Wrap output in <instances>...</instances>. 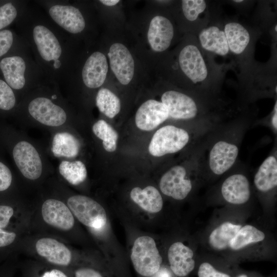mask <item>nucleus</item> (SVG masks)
<instances>
[{
	"label": "nucleus",
	"instance_id": "obj_1",
	"mask_svg": "<svg viewBox=\"0 0 277 277\" xmlns=\"http://www.w3.org/2000/svg\"><path fill=\"white\" fill-rule=\"evenodd\" d=\"M248 126L243 121L222 124L208 135L203 154V177L223 175L235 166Z\"/></svg>",
	"mask_w": 277,
	"mask_h": 277
},
{
	"label": "nucleus",
	"instance_id": "obj_2",
	"mask_svg": "<svg viewBox=\"0 0 277 277\" xmlns=\"http://www.w3.org/2000/svg\"><path fill=\"white\" fill-rule=\"evenodd\" d=\"M206 138L193 148L187 165H173L162 175L159 187L165 195L183 200L193 191L195 184L203 177V159Z\"/></svg>",
	"mask_w": 277,
	"mask_h": 277
},
{
	"label": "nucleus",
	"instance_id": "obj_3",
	"mask_svg": "<svg viewBox=\"0 0 277 277\" xmlns=\"http://www.w3.org/2000/svg\"><path fill=\"white\" fill-rule=\"evenodd\" d=\"M217 126H193L187 129L173 125L164 126L154 133L148 151L155 157L176 153L190 145H196Z\"/></svg>",
	"mask_w": 277,
	"mask_h": 277
},
{
	"label": "nucleus",
	"instance_id": "obj_4",
	"mask_svg": "<svg viewBox=\"0 0 277 277\" xmlns=\"http://www.w3.org/2000/svg\"><path fill=\"white\" fill-rule=\"evenodd\" d=\"M161 102L166 107L169 118L189 121L194 126L215 127L202 113L197 101L184 93L168 90L163 93Z\"/></svg>",
	"mask_w": 277,
	"mask_h": 277
},
{
	"label": "nucleus",
	"instance_id": "obj_5",
	"mask_svg": "<svg viewBox=\"0 0 277 277\" xmlns=\"http://www.w3.org/2000/svg\"><path fill=\"white\" fill-rule=\"evenodd\" d=\"M130 258L135 271L145 277L155 274L163 262L155 241L149 236H141L135 240Z\"/></svg>",
	"mask_w": 277,
	"mask_h": 277
},
{
	"label": "nucleus",
	"instance_id": "obj_6",
	"mask_svg": "<svg viewBox=\"0 0 277 277\" xmlns=\"http://www.w3.org/2000/svg\"><path fill=\"white\" fill-rule=\"evenodd\" d=\"M67 204L72 213L84 225L99 230L107 223L104 208L92 199L83 195L70 197Z\"/></svg>",
	"mask_w": 277,
	"mask_h": 277
},
{
	"label": "nucleus",
	"instance_id": "obj_7",
	"mask_svg": "<svg viewBox=\"0 0 277 277\" xmlns=\"http://www.w3.org/2000/svg\"><path fill=\"white\" fill-rule=\"evenodd\" d=\"M220 193L228 204L242 205L248 203L251 199L252 191L246 174L238 170L232 172L222 182Z\"/></svg>",
	"mask_w": 277,
	"mask_h": 277
},
{
	"label": "nucleus",
	"instance_id": "obj_8",
	"mask_svg": "<svg viewBox=\"0 0 277 277\" xmlns=\"http://www.w3.org/2000/svg\"><path fill=\"white\" fill-rule=\"evenodd\" d=\"M13 156L17 167L25 177L32 180L39 177L42 163L33 145L26 141L18 142L13 148Z\"/></svg>",
	"mask_w": 277,
	"mask_h": 277
},
{
	"label": "nucleus",
	"instance_id": "obj_9",
	"mask_svg": "<svg viewBox=\"0 0 277 277\" xmlns=\"http://www.w3.org/2000/svg\"><path fill=\"white\" fill-rule=\"evenodd\" d=\"M108 55L111 69L118 81L123 85L128 84L134 73V62L128 48L120 43L113 44Z\"/></svg>",
	"mask_w": 277,
	"mask_h": 277
},
{
	"label": "nucleus",
	"instance_id": "obj_10",
	"mask_svg": "<svg viewBox=\"0 0 277 277\" xmlns=\"http://www.w3.org/2000/svg\"><path fill=\"white\" fill-rule=\"evenodd\" d=\"M180 68L193 83L202 82L208 75L207 68L199 48L188 45L181 51L179 56Z\"/></svg>",
	"mask_w": 277,
	"mask_h": 277
},
{
	"label": "nucleus",
	"instance_id": "obj_11",
	"mask_svg": "<svg viewBox=\"0 0 277 277\" xmlns=\"http://www.w3.org/2000/svg\"><path fill=\"white\" fill-rule=\"evenodd\" d=\"M30 114L39 123L49 126H58L66 121L67 115L61 107L47 98L39 97L29 104Z\"/></svg>",
	"mask_w": 277,
	"mask_h": 277
},
{
	"label": "nucleus",
	"instance_id": "obj_12",
	"mask_svg": "<svg viewBox=\"0 0 277 277\" xmlns=\"http://www.w3.org/2000/svg\"><path fill=\"white\" fill-rule=\"evenodd\" d=\"M253 185L261 195L274 193L277 186V151L276 147L263 161L253 176Z\"/></svg>",
	"mask_w": 277,
	"mask_h": 277
},
{
	"label": "nucleus",
	"instance_id": "obj_13",
	"mask_svg": "<svg viewBox=\"0 0 277 277\" xmlns=\"http://www.w3.org/2000/svg\"><path fill=\"white\" fill-rule=\"evenodd\" d=\"M169 118L167 109L161 102L149 100L138 108L135 116L137 128L143 131H151Z\"/></svg>",
	"mask_w": 277,
	"mask_h": 277
},
{
	"label": "nucleus",
	"instance_id": "obj_14",
	"mask_svg": "<svg viewBox=\"0 0 277 277\" xmlns=\"http://www.w3.org/2000/svg\"><path fill=\"white\" fill-rule=\"evenodd\" d=\"M167 256L169 268L177 277H186L195 267L193 251L181 242L170 245Z\"/></svg>",
	"mask_w": 277,
	"mask_h": 277
},
{
	"label": "nucleus",
	"instance_id": "obj_15",
	"mask_svg": "<svg viewBox=\"0 0 277 277\" xmlns=\"http://www.w3.org/2000/svg\"><path fill=\"white\" fill-rule=\"evenodd\" d=\"M42 214L46 223L61 230H68L74 224V217L69 208L57 200L45 201L42 205Z\"/></svg>",
	"mask_w": 277,
	"mask_h": 277
},
{
	"label": "nucleus",
	"instance_id": "obj_16",
	"mask_svg": "<svg viewBox=\"0 0 277 277\" xmlns=\"http://www.w3.org/2000/svg\"><path fill=\"white\" fill-rule=\"evenodd\" d=\"M173 35V26L167 18L156 15L151 19L147 38L153 50L156 52L166 50L170 46Z\"/></svg>",
	"mask_w": 277,
	"mask_h": 277
},
{
	"label": "nucleus",
	"instance_id": "obj_17",
	"mask_svg": "<svg viewBox=\"0 0 277 277\" xmlns=\"http://www.w3.org/2000/svg\"><path fill=\"white\" fill-rule=\"evenodd\" d=\"M108 70L105 55L98 51L93 53L83 68L82 78L85 85L90 88L100 87L105 82Z\"/></svg>",
	"mask_w": 277,
	"mask_h": 277
},
{
	"label": "nucleus",
	"instance_id": "obj_18",
	"mask_svg": "<svg viewBox=\"0 0 277 277\" xmlns=\"http://www.w3.org/2000/svg\"><path fill=\"white\" fill-rule=\"evenodd\" d=\"M49 13L55 23L71 33H80L85 28L84 18L74 7L55 5L50 8Z\"/></svg>",
	"mask_w": 277,
	"mask_h": 277
},
{
	"label": "nucleus",
	"instance_id": "obj_19",
	"mask_svg": "<svg viewBox=\"0 0 277 277\" xmlns=\"http://www.w3.org/2000/svg\"><path fill=\"white\" fill-rule=\"evenodd\" d=\"M35 248L40 256L52 264L66 266L71 263L72 254L70 250L55 239L42 238L37 241Z\"/></svg>",
	"mask_w": 277,
	"mask_h": 277
},
{
	"label": "nucleus",
	"instance_id": "obj_20",
	"mask_svg": "<svg viewBox=\"0 0 277 277\" xmlns=\"http://www.w3.org/2000/svg\"><path fill=\"white\" fill-rule=\"evenodd\" d=\"M33 38L42 57L46 61L58 60L62 53V48L54 34L42 25L34 27Z\"/></svg>",
	"mask_w": 277,
	"mask_h": 277
},
{
	"label": "nucleus",
	"instance_id": "obj_21",
	"mask_svg": "<svg viewBox=\"0 0 277 277\" xmlns=\"http://www.w3.org/2000/svg\"><path fill=\"white\" fill-rule=\"evenodd\" d=\"M242 226L230 221L222 222L210 232L208 238L209 246L217 251L229 250L230 241Z\"/></svg>",
	"mask_w": 277,
	"mask_h": 277
},
{
	"label": "nucleus",
	"instance_id": "obj_22",
	"mask_svg": "<svg viewBox=\"0 0 277 277\" xmlns=\"http://www.w3.org/2000/svg\"><path fill=\"white\" fill-rule=\"evenodd\" d=\"M0 68L7 84L11 88L20 89L24 86L26 64L22 57L18 56L5 57L1 61Z\"/></svg>",
	"mask_w": 277,
	"mask_h": 277
},
{
	"label": "nucleus",
	"instance_id": "obj_23",
	"mask_svg": "<svg viewBox=\"0 0 277 277\" xmlns=\"http://www.w3.org/2000/svg\"><path fill=\"white\" fill-rule=\"evenodd\" d=\"M131 200L143 210L150 212H160L163 207V200L159 191L154 186L144 189L136 187L130 191Z\"/></svg>",
	"mask_w": 277,
	"mask_h": 277
},
{
	"label": "nucleus",
	"instance_id": "obj_24",
	"mask_svg": "<svg viewBox=\"0 0 277 277\" xmlns=\"http://www.w3.org/2000/svg\"><path fill=\"white\" fill-rule=\"evenodd\" d=\"M199 37L204 49L222 56L228 53L229 49L224 30L217 27L213 26L203 29Z\"/></svg>",
	"mask_w": 277,
	"mask_h": 277
},
{
	"label": "nucleus",
	"instance_id": "obj_25",
	"mask_svg": "<svg viewBox=\"0 0 277 277\" xmlns=\"http://www.w3.org/2000/svg\"><path fill=\"white\" fill-rule=\"evenodd\" d=\"M224 32L229 50L236 54H241L250 42L248 30L238 23L230 22L225 25Z\"/></svg>",
	"mask_w": 277,
	"mask_h": 277
},
{
	"label": "nucleus",
	"instance_id": "obj_26",
	"mask_svg": "<svg viewBox=\"0 0 277 277\" xmlns=\"http://www.w3.org/2000/svg\"><path fill=\"white\" fill-rule=\"evenodd\" d=\"M265 233L255 226L243 225L230 241L229 250L239 251L252 244L263 241Z\"/></svg>",
	"mask_w": 277,
	"mask_h": 277
},
{
	"label": "nucleus",
	"instance_id": "obj_27",
	"mask_svg": "<svg viewBox=\"0 0 277 277\" xmlns=\"http://www.w3.org/2000/svg\"><path fill=\"white\" fill-rule=\"evenodd\" d=\"M80 147L78 141L69 133H57L53 137L52 151L55 156L74 157L77 155Z\"/></svg>",
	"mask_w": 277,
	"mask_h": 277
},
{
	"label": "nucleus",
	"instance_id": "obj_28",
	"mask_svg": "<svg viewBox=\"0 0 277 277\" xmlns=\"http://www.w3.org/2000/svg\"><path fill=\"white\" fill-rule=\"evenodd\" d=\"M98 109L109 118H113L120 111L121 101L112 91L107 88L100 89L96 97Z\"/></svg>",
	"mask_w": 277,
	"mask_h": 277
},
{
	"label": "nucleus",
	"instance_id": "obj_29",
	"mask_svg": "<svg viewBox=\"0 0 277 277\" xmlns=\"http://www.w3.org/2000/svg\"><path fill=\"white\" fill-rule=\"evenodd\" d=\"M59 171L67 181L73 185L83 183L87 175L86 166L81 161H63L60 164Z\"/></svg>",
	"mask_w": 277,
	"mask_h": 277
},
{
	"label": "nucleus",
	"instance_id": "obj_30",
	"mask_svg": "<svg viewBox=\"0 0 277 277\" xmlns=\"http://www.w3.org/2000/svg\"><path fill=\"white\" fill-rule=\"evenodd\" d=\"M94 134L102 140L104 149L109 152H114L117 147L118 133L115 129L103 120L95 123L92 126Z\"/></svg>",
	"mask_w": 277,
	"mask_h": 277
},
{
	"label": "nucleus",
	"instance_id": "obj_31",
	"mask_svg": "<svg viewBox=\"0 0 277 277\" xmlns=\"http://www.w3.org/2000/svg\"><path fill=\"white\" fill-rule=\"evenodd\" d=\"M182 7L185 17L192 22L197 19L199 15L205 10L206 3L204 0H183Z\"/></svg>",
	"mask_w": 277,
	"mask_h": 277
},
{
	"label": "nucleus",
	"instance_id": "obj_32",
	"mask_svg": "<svg viewBox=\"0 0 277 277\" xmlns=\"http://www.w3.org/2000/svg\"><path fill=\"white\" fill-rule=\"evenodd\" d=\"M15 98L11 87L0 80V109L9 110L15 105Z\"/></svg>",
	"mask_w": 277,
	"mask_h": 277
},
{
	"label": "nucleus",
	"instance_id": "obj_33",
	"mask_svg": "<svg viewBox=\"0 0 277 277\" xmlns=\"http://www.w3.org/2000/svg\"><path fill=\"white\" fill-rule=\"evenodd\" d=\"M17 11L11 3L0 7V30L10 25L15 18Z\"/></svg>",
	"mask_w": 277,
	"mask_h": 277
},
{
	"label": "nucleus",
	"instance_id": "obj_34",
	"mask_svg": "<svg viewBox=\"0 0 277 277\" xmlns=\"http://www.w3.org/2000/svg\"><path fill=\"white\" fill-rule=\"evenodd\" d=\"M198 277H232L229 274L216 269L208 262L202 263L197 270Z\"/></svg>",
	"mask_w": 277,
	"mask_h": 277
},
{
	"label": "nucleus",
	"instance_id": "obj_35",
	"mask_svg": "<svg viewBox=\"0 0 277 277\" xmlns=\"http://www.w3.org/2000/svg\"><path fill=\"white\" fill-rule=\"evenodd\" d=\"M13 41V34L10 30L0 31V57L10 49Z\"/></svg>",
	"mask_w": 277,
	"mask_h": 277
},
{
	"label": "nucleus",
	"instance_id": "obj_36",
	"mask_svg": "<svg viewBox=\"0 0 277 277\" xmlns=\"http://www.w3.org/2000/svg\"><path fill=\"white\" fill-rule=\"evenodd\" d=\"M12 174L10 169L0 162V191L7 189L12 182Z\"/></svg>",
	"mask_w": 277,
	"mask_h": 277
},
{
	"label": "nucleus",
	"instance_id": "obj_37",
	"mask_svg": "<svg viewBox=\"0 0 277 277\" xmlns=\"http://www.w3.org/2000/svg\"><path fill=\"white\" fill-rule=\"evenodd\" d=\"M14 213L13 209L8 206L0 205V228H6Z\"/></svg>",
	"mask_w": 277,
	"mask_h": 277
},
{
	"label": "nucleus",
	"instance_id": "obj_38",
	"mask_svg": "<svg viewBox=\"0 0 277 277\" xmlns=\"http://www.w3.org/2000/svg\"><path fill=\"white\" fill-rule=\"evenodd\" d=\"M74 277H104L97 270L90 267H81L74 272Z\"/></svg>",
	"mask_w": 277,
	"mask_h": 277
},
{
	"label": "nucleus",
	"instance_id": "obj_39",
	"mask_svg": "<svg viewBox=\"0 0 277 277\" xmlns=\"http://www.w3.org/2000/svg\"><path fill=\"white\" fill-rule=\"evenodd\" d=\"M16 234L0 228V247H5L12 244L15 240Z\"/></svg>",
	"mask_w": 277,
	"mask_h": 277
},
{
	"label": "nucleus",
	"instance_id": "obj_40",
	"mask_svg": "<svg viewBox=\"0 0 277 277\" xmlns=\"http://www.w3.org/2000/svg\"><path fill=\"white\" fill-rule=\"evenodd\" d=\"M268 126L273 133L276 135L277 133V101H276L274 105L273 112L269 120Z\"/></svg>",
	"mask_w": 277,
	"mask_h": 277
},
{
	"label": "nucleus",
	"instance_id": "obj_41",
	"mask_svg": "<svg viewBox=\"0 0 277 277\" xmlns=\"http://www.w3.org/2000/svg\"><path fill=\"white\" fill-rule=\"evenodd\" d=\"M41 277H68L63 271L57 269H53L45 271Z\"/></svg>",
	"mask_w": 277,
	"mask_h": 277
},
{
	"label": "nucleus",
	"instance_id": "obj_42",
	"mask_svg": "<svg viewBox=\"0 0 277 277\" xmlns=\"http://www.w3.org/2000/svg\"><path fill=\"white\" fill-rule=\"evenodd\" d=\"M152 277H173V274L170 270L165 267H161L158 271Z\"/></svg>",
	"mask_w": 277,
	"mask_h": 277
},
{
	"label": "nucleus",
	"instance_id": "obj_43",
	"mask_svg": "<svg viewBox=\"0 0 277 277\" xmlns=\"http://www.w3.org/2000/svg\"><path fill=\"white\" fill-rule=\"evenodd\" d=\"M104 5L107 6H113L117 4L120 1L119 0H101L100 1Z\"/></svg>",
	"mask_w": 277,
	"mask_h": 277
},
{
	"label": "nucleus",
	"instance_id": "obj_44",
	"mask_svg": "<svg viewBox=\"0 0 277 277\" xmlns=\"http://www.w3.org/2000/svg\"><path fill=\"white\" fill-rule=\"evenodd\" d=\"M61 65V63L58 60L54 61L53 66L55 68H58Z\"/></svg>",
	"mask_w": 277,
	"mask_h": 277
},
{
	"label": "nucleus",
	"instance_id": "obj_45",
	"mask_svg": "<svg viewBox=\"0 0 277 277\" xmlns=\"http://www.w3.org/2000/svg\"><path fill=\"white\" fill-rule=\"evenodd\" d=\"M236 277H248L246 274H241Z\"/></svg>",
	"mask_w": 277,
	"mask_h": 277
},
{
	"label": "nucleus",
	"instance_id": "obj_46",
	"mask_svg": "<svg viewBox=\"0 0 277 277\" xmlns=\"http://www.w3.org/2000/svg\"><path fill=\"white\" fill-rule=\"evenodd\" d=\"M233 2L235 3H241V2H243V0H234L233 1Z\"/></svg>",
	"mask_w": 277,
	"mask_h": 277
},
{
	"label": "nucleus",
	"instance_id": "obj_47",
	"mask_svg": "<svg viewBox=\"0 0 277 277\" xmlns=\"http://www.w3.org/2000/svg\"><path fill=\"white\" fill-rule=\"evenodd\" d=\"M56 98V96L55 95H53L52 96V98L53 99H55Z\"/></svg>",
	"mask_w": 277,
	"mask_h": 277
},
{
	"label": "nucleus",
	"instance_id": "obj_48",
	"mask_svg": "<svg viewBox=\"0 0 277 277\" xmlns=\"http://www.w3.org/2000/svg\"><path fill=\"white\" fill-rule=\"evenodd\" d=\"M274 29H275V32H276L277 31V26H276V25L275 26Z\"/></svg>",
	"mask_w": 277,
	"mask_h": 277
}]
</instances>
